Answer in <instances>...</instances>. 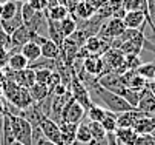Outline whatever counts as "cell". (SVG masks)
I'll return each mask as SVG.
<instances>
[{
  "mask_svg": "<svg viewBox=\"0 0 155 145\" xmlns=\"http://www.w3.org/2000/svg\"><path fill=\"white\" fill-rule=\"evenodd\" d=\"M20 5H21V2H15V0L2 2V17H0V20H8V19L14 17L18 12Z\"/></svg>",
  "mask_w": 155,
  "mask_h": 145,
  "instance_id": "obj_23",
  "label": "cell"
},
{
  "mask_svg": "<svg viewBox=\"0 0 155 145\" xmlns=\"http://www.w3.org/2000/svg\"><path fill=\"white\" fill-rule=\"evenodd\" d=\"M78 50L80 47L74 42L71 37H66L63 40V43L60 45V60L66 67H72L77 60V56H78Z\"/></svg>",
  "mask_w": 155,
  "mask_h": 145,
  "instance_id": "obj_7",
  "label": "cell"
},
{
  "mask_svg": "<svg viewBox=\"0 0 155 145\" xmlns=\"http://www.w3.org/2000/svg\"><path fill=\"white\" fill-rule=\"evenodd\" d=\"M34 145H55V143H52V142L48 140L46 137H40L37 142H34Z\"/></svg>",
  "mask_w": 155,
  "mask_h": 145,
  "instance_id": "obj_43",
  "label": "cell"
},
{
  "mask_svg": "<svg viewBox=\"0 0 155 145\" xmlns=\"http://www.w3.org/2000/svg\"><path fill=\"white\" fill-rule=\"evenodd\" d=\"M34 34L37 33H32L25 23L21 25L18 29H15L12 34H11V48H9V53H17L20 51V48L23 47L25 43L31 42Z\"/></svg>",
  "mask_w": 155,
  "mask_h": 145,
  "instance_id": "obj_8",
  "label": "cell"
},
{
  "mask_svg": "<svg viewBox=\"0 0 155 145\" xmlns=\"http://www.w3.org/2000/svg\"><path fill=\"white\" fill-rule=\"evenodd\" d=\"M117 116L118 114H115L112 111H106V116L100 122V125L103 127V130L106 133H114L117 130Z\"/></svg>",
  "mask_w": 155,
  "mask_h": 145,
  "instance_id": "obj_28",
  "label": "cell"
},
{
  "mask_svg": "<svg viewBox=\"0 0 155 145\" xmlns=\"http://www.w3.org/2000/svg\"><path fill=\"white\" fill-rule=\"evenodd\" d=\"M34 11H46L48 0H26Z\"/></svg>",
  "mask_w": 155,
  "mask_h": 145,
  "instance_id": "obj_38",
  "label": "cell"
},
{
  "mask_svg": "<svg viewBox=\"0 0 155 145\" xmlns=\"http://www.w3.org/2000/svg\"><path fill=\"white\" fill-rule=\"evenodd\" d=\"M114 136L118 145H135L138 133L134 128H117Z\"/></svg>",
  "mask_w": 155,
  "mask_h": 145,
  "instance_id": "obj_14",
  "label": "cell"
},
{
  "mask_svg": "<svg viewBox=\"0 0 155 145\" xmlns=\"http://www.w3.org/2000/svg\"><path fill=\"white\" fill-rule=\"evenodd\" d=\"M123 9L126 12L127 11H143L144 14H147V11H146V0H123Z\"/></svg>",
  "mask_w": 155,
  "mask_h": 145,
  "instance_id": "obj_31",
  "label": "cell"
},
{
  "mask_svg": "<svg viewBox=\"0 0 155 145\" xmlns=\"http://www.w3.org/2000/svg\"><path fill=\"white\" fill-rule=\"evenodd\" d=\"M94 14H95V12H94L89 6H87V5L84 3V0H83V2H81L80 5H77V6H75V9L71 12V16H72L75 20H80V22H81V20H87V19H91Z\"/></svg>",
  "mask_w": 155,
  "mask_h": 145,
  "instance_id": "obj_27",
  "label": "cell"
},
{
  "mask_svg": "<svg viewBox=\"0 0 155 145\" xmlns=\"http://www.w3.org/2000/svg\"><path fill=\"white\" fill-rule=\"evenodd\" d=\"M34 71H35V82L37 84L46 85V82L51 76V71L49 70H34Z\"/></svg>",
  "mask_w": 155,
  "mask_h": 145,
  "instance_id": "obj_36",
  "label": "cell"
},
{
  "mask_svg": "<svg viewBox=\"0 0 155 145\" xmlns=\"http://www.w3.org/2000/svg\"><path fill=\"white\" fill-rule=\"evenodd\" d=\"M3 99V82H0V100Z\"/></svg>",
  "mask_w": 155,
  "mask_h": 145,
  "instance_id": "obj_49",
  "label": "cell"
},
{
  "mask_svg": "<svg viewBox=\"0 0 155 145\" xmlns=\"http://www.w3.org/2000/svg\"><path fill=\"white\" fill-rule=\"evenodd\" d=\"M29 65V62L26 60V57L21 54L20 51L17 53H9V59H8V68L12 70V71H21V70H25L28 68Z\"/></svg>",
  "mask_w": 155,
  "mask_h": 145,
  "instance_id": "obj_20",
  "label": "cell"
},
{
  "mask_svg": "<svg viewBox=\"0 0 155 145\" xmlns=\"http://www.w3.org/2000/svg\"><path fill=\"white\" fill-rule=\"evenodd\" d=\"M72 68H74V67H72ZM69 91H71L72 99H74L75 102H78L84 110H89V108L94 105V102H92V99H91V94H89V90H87V88L83 85V82L77 77L75 68L72 70V79H71Z\"/></svg>",
  "mask_w": 155,
  "mask_h": 145,
  "instance_id": "obj_3",
  "label": "cell"
},
{
  "mask_svg": "<svg viewBox=\"0 0 155 145\" xmlns=\"http://www.w3.org/2000/svg\"><path fill=\"white\" fill-rule=\"evenodd\" d=\"M58 127H60V131H61L63 143L64 145H72L75 142V134H77L78 125H75V123H68V122H60Z\"/></svg>",
  "mask_w": 155,
  "mask_h": 145,
  "instance_id": "obj_19",
  "label": "cell"
},
{
  "mask_svg": "<svg viewBox=\"0 0 155 145\" xmlns=\"http://www.w3.org/2000/svg\"><path fill=\"white\" fill-rule=\"evenodd\" d=\"M137 110L146 114H155V96L147 88H143L140 91V100H138Z\"/></svg>",
  "mask_w": 155,
  "mask_h": 145,
  "instance_id": "obj_13",
  "label": "cell"
},
{
  "mask_svg": "<svg viewBox=\"0 0 155 145\" xmlns=\"http://www.w3.org/2000/svg\"><path fill=\"white\" fill-rule=\"evenodd\" d=\"M12 145H23V143H20V142H14Z\"/></svg>",
  "mask_w": 155,
  "mask_h": 145,
  "instance_id": "obj_53",
  "label": "cell"
},
{
  "mask_svg": "<svg viewBox=\"0 0 155 145\" xmlns=\"http://www.w3.org/2000/svg\"><path fill=\"white\" fill-rule=\"evenodd\" d=\"M20 53L26 57V60L29 62V64H31V62H35L37 59H40V57H41L40 47H38L35 42H32V40L21 47V48H20Z\"/></svg>",
  "mask_w": 155,
  "mask_h": 145,
  "instance_id": "obj_22",
  "label": "cell"
},
{
  "mask_svg": "<svg viewBox=\"0 0 155 145\" xmlns=\"http://www.w3.org/2000/svg\"><path fill=\"white\" fill-rule=\"evenodd\" d=\"M0 47L6 48L8 51H9V48H11V36L6 34L2 28H0Z\"/></svg>",
  "mask_w": 155,
  "mask_h": 145,
  "instance_id": "obj_40",
  "label": "cell"
},
{
  "mask_svg": "<svg viewBox=\"0 0 155 145\" xmlns=\"http://www.w3.org/2000/svg\"><path fill=\"white\" fill-rule=\"evenodd\" d=\"M25 25H26L32 33L40 34V31H41L43 28H48V19H46L45 11H37V12L34 14V17L29 20V22H26Z\"/></svg>",
  "mask_w": 155,
  "mask_h": 145,
  "instance_id": "obj_17",
  "label": "cell"
},
{
  "mask_svg": "<svg viewBox=\"0 0 155 145\" xmlns=\"http://www.w3.org/2000/svg\"><path fill=\"white\" fill-rule=\"evenodd\" d=\"M107 145H118L117 140H115L114 133H107Z\"/></svg>",
  "mask_w": 155,
  "mask_h": 145,
  "instance_id": "obj_44",
  "label": "cell"
},
{
  "mask_svg": "<svg viewBox=\"0 0 155 145\" xmlns=\"http://www.w3.org/2000/svg\"><path fill=\"white\" fill-rule=\"evenodd\" d=\"M15 142L14 139V131L11 127V120L8 114L5 113L0 119V145H12Z\"/></svg>",
  "mask_w": 155,
  "mask_h": 145,
  "instance_id": "obj_12",
  "label": "cell"
},
{
  "mask_svg": "<svg viewBox=\"0 0 155 145\" xmlns=\"http://www.w3.org/2000/svg\"><path fill=\"white\" fill-rule=\"evenodd\" d=\"M107 2H109V0H84V3L89 6L94 12H97V11H98L101 6H104Z\"/></svg>",
  "mask_w": 155,
  "mask_h": 145,
  "instance_id": "obj_39",
  "label": "cell"
},
{
  "mask_svg": "<svg viewBox=\"0 0 155 145\" xmlns=\"http://www.w3.org/2000/svg\"><path fill=\"white\" fill-rule=\"evenodd\" d=\"M153 34H155V31H153Z\"/></svg>",
  "mask_w": 155,
  "mask_h": 145,
  "instance_id": "obj_56",
  "label": "cell"
},
{
  "mask_svg": "<svg viewBox=\"0 0 155 145\" xmlns=\"http://www.w3.org/2000/svg\"><path fill=\"white\" fill-rule=\"evenodd\" d=\"M8 59H9V51L0 47V68H5L8 65Z\"/></svg>",
  "mask_w": 155,
  "mask_h": 145,
  "instance_id": "obj_41",
  "label": "cell"
},
{
  "mask_svg": "<svg viewBox=\"0 0 155 145\" xmlns=\"http://www.w3.org/2000/svg\"><path fill=\"white\" fill-rule=\"evenodd\" d=\"M57 5H60V3H58V0H48V8H46V9L54 8V6H57Z\"/></svg>",
  "mask_w": 155,
  "mask_h": 145,
  "instance_id": "obj_46",
  "label": "cell"
},
{
  "mask_svg": "<svg viewBox=\"0 0 155 145\" xmlns=\"http://www.w3.org/2000/svg\"><path fill=\"white\" fill-rule=\"evenodd\" d=\"M152 134H153V136H155V130H153V131H152Z\"/></svg>",
  "mask_w": 155,
  "mask_h": 145,
  "instance_id": "obj_55",
  "label": "cell"
},
{
  "mask_svg": "<svg viewBox=\"0 0 155 145\" xmlns=\"http://www.w3.org/2000/svg\"><path fill=\"white\" fill-rule=\"evenodd\" d=\"M6 113V111H5ZM9 120H11V127L14 131V139L15 142H20L23 145H34L32 143V128H31V123L21 116H14L6 113Z\"/></svg>",
  "mask_w": 155,
  "mask_h": 145,
  "instance_id": "obj_2",
  "label": "cell"
},
{
  "mask_svg": "<svg viewBox=\"0 0 155 145\" xmlns=\"http://www.w3.org/2000/svg\"><path fill=\"white\" fill-rule=\"evenodd\" d=\"M92 143V134L87 125V120H81L77 127V134H75V142L72 145H91Z\"/></svg>",
  "mask_w": 155,
  "mask_h": 145,
  "instance_id": "obj_16",
  "label": "cell"
},
{
  "mask_svg": "<svg viewBox=\"0 0 155 145\" xmlns=\"http://www.w3.org/2000/svg\"><path fill=\"white\" fill-rule=\"evenodd\" d=\"M138 76H141L146 80H152L153 79V73H155V62H143V64L135 70Z\"/></svg>",
  "mask_w": 155,
  "mask_h": 145,
  "instance_id": "obj_30",
  "label": "cell"
},
{
  "mask_svg": "<svg viewBox=\"0 0 155 145\" xmlns=\"http://www.w3.org/2000/svg\"><path fill=\"white\" fill-rule=\"evenodd\" d=\"M106 111L107 110H104L103 107H100V105H94L87 110V120H91V122H101V119L106 116Z\"/></svg>",
  "mask_w": 155,
  "mask_h": 145,
  "instance_id": "obj_32",
  "label": "cell"
},
{
  "mask_svg": "<svg viewBox=\"0 0 155 145\" xmlns=\"http://www.w3.org/2000/svg\"><path fill=\"white\" fill-rule=\"evenodd\" d=\"M40 128H41L43 137H46L48 140H51V142L55 143V145H64L58 123L54 122L51 117H48V116L43 117L41 122H40Z\"/></svg>",
  "mask_w": 155,
  "mask_h": 145,
  "instance_id": "obj_6",
  "label": "cell"
},
{
  "mask_svg": "<svg viewBox=\"0 0 155 145\" xmlns=\"http://www.w3.org/2000/svg\"><path fill=\"white\" fill-rule=\"evenodd\" d=\"M48 39L52 40L55 45H61L63 40L66 39L64 34H63V29H61V25L60 22H55V20H48Z\"/></svg>",
  "mask_w": 155,
  "mask_h": 145,
  "instance_id": "obj_18",
  "label": "cell"
},
{
  "mask_svg": "<svg viewBox=\"0 0 155 145\" xmlns=\"http://www.w3.org/2000/svg\"><path fill=\"white\" fill-rule=\"evenodd\" d=\"M3 80H5V70L0 68V82H3Z\"/></svg>",
  "mask_w": 155,
  "mask_h": 145,
  "instance_id": "obj_48",
  "label": "cell"
},
{
  "mask_svg": "<svg viewBox=\"0 0 155 145\" xmlns=\"http://www.w3.org/2000/svg\"><path fill=\"white\" fill-rule=\"evenodd\" d=\"M146 88L155 96V82L153 80H147V84H146Z\"/></svg>",
  "mask_w": 155,
  "mask_h": 145,
  "instance_id": "obj_45",
  "label": "cell"
},
{
  "mask_svg": "<svg viewBox=\"0 0 155 145\" xmlns=\"http://www.w3.org/2000/svg\"><path fill=\"white\" fill-rule=\"evenodd\" d=\"M58 84H61L60 74H58L57 71H51V76H49V79H48V82H46V87H48V90H49V94H52L54 88H55Z\"/></svg>",
  "mask_w": 155,
  "mask_h": 145,
  "instance_id": "obj_35",
  "label": "cell"
},
{
  "mask_svg": "<svg viewBox=\"0 0 155 145\" xmlns=\"http://www.w3.org/2000/svg\"><path fill=\"white\" fill-rule=\"evenodd\" d=\"M64 2H66V0H58V3H60V5H64Z\"/></svg>",
  "mask_w": 155,
  "mask_h": 145,
  "instance_id": "obj_51",
  "label": "cell"
},
{
  "mask_svg": "<svg viewBox=\"0 0 155 145\" xmlns=\"http://www.w3.org/2000/svg\"><path fill=\"white\" fill-rule=\"evenodd\" d=\"M146 11L147 23L150 25L152 31H155V0H146Z\"/></svg>",
  "mask_w": 155,
  "mask_h": 145,
  "instance_id": "obj_33",
  "label": "cell"
},
{
  "mask_svg": "<svg viewBox=\"0 0 155 145\" xmlns=\"http://www.w3.org/2000/svg\"><path fill=\"white\" fill-rule=\"evenodd\" d=\"M20 12H21V19H23V22L26 23V22H29V20L34 17V14H35L37 11H34L28 2H21V5H20Z\"/></svg>",
  "mask_w": 155,
  "mask_h": 145,
  "instance_id": "obj_34",
  "label": "cell"
},
{
  "mask_svg": "<svg viewBox=\"0 0 155 145\" xmlns=\"http://www.w3.org/2000/svg\"><path fill=\"white\" fill-rule=\"evenodd\" d=\"M134 130L138 134H150L155 130V114H144V116H141L135 122Z\"/></svg>",
  "mask_w": 155,
  "mask_h": 145,
  "instance_id": "obj_15",
  "label": "cell"
},
{
  "mask_svg": "<svg viewBox=\"0 0 155 145\" xmlns=\"http://www.w3.org/2000/svg\"><path fill=\"white\" fill-rule=\"evenodd\" d=\"M46 14V19L48 20H55V22H61L63 19H66L71 12L68 11V8H66L64 5H57L54 8H49L45 11Z\"/></svg>",
  "mask_w": 155,
  "mask_h": 145,
  "instance_id": "obj_24",
  "label": "cell"
},
{
  "mask_svg": "<svg viewBox=\"0 0 155 145\" xmlns=\"http://www.w3.org/2000/svg\"><path fill=\"white\" fill-rule=\"evenodd\" d=\"M28 90H29V94H31V97H32V100H34L35 103L41 102L43 99H46V97L49 96L48 87L43 85V84H37V82H35L31 88H28Z\"/></svg>",
  "mask_w": 155,
  "mask_h": 145,
  "instance_id": "obj_26",
  "label": "cell"
},
{
  "mask_svg": "<svg viewBox=\"0 0 155 145\" xmlns=\"http://www.w3.org/2000/svg\"><path fill=\"white\" fill-rule=\"evenodd\" d=\"M84 114H86V110L80 105L78 102H75L72 97L71 100L64 105L63 111H61V122H68V123H78L84 119Z\"/></svg>",
  "mask_w": 155,
  "mask_h": 145,
  "instance_id": "obj_5",
  "label": "cell"
},
{
  "mask_svg": "<svg viewBox=\"0 0 155 145\" xmlns=\"http://www.w3.org/2000/svg\"><path fill=\"white\" fill-rule=\"evenodd\" d=\"M123 23L129 29H144L147 19L143 11H127L123 17Z\"/></svg>",
  "mask_w": 155,
  "mask_h": 145,
  "instance_id": "obj_10",
  "label": "cell"
},
{
  "mask_svg": "<svg viewBox=\"0 0 155 145\" xmlns=\"http://www.w3.org/2000/svg\"><path fill=\"white\" fill-rule=\"evenodd\" d=\"M126 26L123 23V19H117V17H110L107 20H104V23L101 25L100 31H98V37L101 39H106V40H110L112 42L114 39L120 37L123 33H124Z\"/></svg>",
  "mask_w": 155,
  "mask_h": 145,
  "instance_id": "obj_4",
  "label": "cell"
},
{
  "mask_svg": "<svg viewBox=\"0 0 155 145\" xmlns=\"http://www.w3.org/2000/svg\"><path fill=\"white\" fill-rule=\"evenodd\" d=\"M135 145H155V136L150 134H138Z\"/></svg>",
  "mask_w": 155,
  "mask_h": 145,
  "instance_id": "obj_37",
  "label": "cell"
},
{
  "mask_svg": "<svg viewBox=\"0 0 155 145\" xmlns=\"http://www.w3.org/2000/svg\"><path fill=\"white\" fill-rule=\"evenodd\" d=\"M3 99L11 103L12 107L25 111L28 110L32 103H35L29 94V90L25 87H20L14 80L5 79L3 80Z\"/></svg>",
  "mask_w": 155,
  "mask_h": 145,
  "instance_id": "obj_1",
  "label": "cell"
},
{
  "mask_svg": "<svg viewBox=\"0 0 155 145\" xmlns=\"http://www.w3.org/2000/svg\"><path fill=\"white\" fill-rule=\"evenodd\" d=\"M152 80H153V82H155V73H153V79H152Z\"/></svg>",
  "mask_w": 155,
  "mask_h": 145,
  "instance_id": "obj_54",
  "label": "cell"
},
{
  "mask_svg": "<svg viewBox=\"0 0 155 145\" xmlns=\"http://www.w3.org/2000/svg\"><path fill=\"white\" fill-rule=\"evenodd\" d=\"M23 23H25V22H23V19H21V12H20V9H18V12H17L14 17H11V19H8V20H0V28H2L6 34L11 36L15 29H18Z\"/></svg>",
  "mask_w": 155,
  "mask_h": 145,
  "instance_id": "obj_21",
  "label": "cell"
},
{
  "mask_svg": "<svg viewBox=\"0 0 155 145\" xmlns=\"http://www.w3.org/2000/svg\"><path fill=\"white\" fill-rule=\"evenodd\" d=\"M0 17H2V2H0Z\"/></svg>",
  "mask_w": 155,
  "mask_h": 145,
  "instance_id": "obj_52",
  "label": "cell"
},
{
  "mask_svg": "<svg viewBox=\"0 0 155 145\" xmlns=\"http://www.w3.org/2000/svg\"><path fill=\"white\" fill-rule=\"evenodd\" d=\"M81 2H83V0H66V2H64V6L68 8V11H69V12H72V11L75 9V6H77V5H80Z\"/></svg>",
  "mask_w": 155,
  "mask_h": 145,
  "instance_id": "obj_42",
  "label": "cell"
},
{
  "mask_svg": "<svg viewBox=\"0 0 155 145\" xmlns=\"http://www.w3.org/2000/svg\"><path fill=\"white\" fill-rule=\"evenodd\" d=\"M5 114V102H3V99L0 100V119H2V116Z\"/></svg>",
  "mask_w": 155,
  "mask_h": 145,
  "instance_id": "obj_47",
  "label": "cell"
},
{
  "mask_svg": "<svg viewBox=\"0 0 155 145\" xmlns=\"http://www.w3.org/2000/svg\"><path fill=\"white\" fill-rule=\"evenodd\" d=\"M143 42H144V31H140L135 37H132L126 42H123L118 50L126 56V54H137L140 56L141 51H143Z\"/></svg>",
  "mask_w": 155,
  "mask_h": 145,
  "instance_id": "obj_9",
  "label": "cell"
},
{
  "mask_svg": "<svg viewBox=\"0 0 155 145\" xmlns=\"http://www.w3.org/2000/svg\"><path fill=\"white\" fill-rule=\"evenodd\" d=\"M60 25H61V29H63L64 37H71L77 31V20L71 14L66 17V19H63L61 22H60Z\"/></svg>",
  "mask_w": 155,
  "mask_h": 145,
  "instance_id": "obj_29",
  "label": "cell"
},
{
  "mask_svg": "<svg viewBox=\"0 0 155 145\" xmlns=\"http://www.w3.org/2000/svg\"><path fill=\"white\" fill-rule=\"evenodd\" d=\"M146 113L137 110V108H132L129 111H124V113H120L117 116V128H134L135 122L144 116Z\"/></svg>",
  "mask_w": 155,
  "mask_h": 145,
  "instance_id": "obj_11",
  "label": "cell"
},
{
  "mask_svg": "<svg viewBox=\"0 0 155 145\" xmlns=\"http://www.w3.org/2000/svg\"><path fill=\"white\" fill-rule=\"evenodd\" d=\"M40 51H41V57H45V59H58L60 57V47L55 45L49 39L40 47Z\"/></svg>",
  "mask_w": 155,
  "mask_h": 145,
  "instance_id": "obj_25",
  "label": "cell"
},
{
  "mask_svg": "<svg viewBox=\"0 0 155 145\" xmlns=\"http://www.w3.org/2000/svg\"><path fill=\"white\" fill-rule=\"evenodd\" d=\"M0 2H6V0H0ZM15 2H26V0H15Z\"/></svg>",
  "mask_w": 155,
  "mask_h": 145,
  "instance_id": "obj_50",
  "label": "cell"
}]
</instances>
